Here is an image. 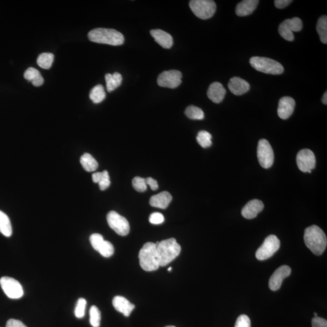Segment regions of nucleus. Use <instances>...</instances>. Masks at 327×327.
I'll use <instances>...</instances> for the list:
<instances>
[{
	"mask_svg": "<svg viewBox=\"0 0 327 327\" xmlns=\"http://www.w3.org/2000/svg\"><path fill=\"white\" fill-rule=\"evenodd\" d=\"M156 249L160 266L168 265L178 256L181 252V246L175 238L163 240L156 242Z\"/></svg>",
	"mask_w": 327,
	"mask_h": 327,
	"instance_id": "nucleus-3",
	"label": "nucleus"
},
{
	"mask_svg": "<svg viewBox=\"0 0 327 327\" xmlns=\"http://www.w3.org/2000/svg\"><path fill=\"white\" fill-rule=\"evenodd\" d=\"M150 35L154 38L156 43L164 49L171 48L173 44V38L169 33L161 29L152 30Z\"/></svg>",
	"mask_w": 327,
	"mask_h": 327,
	"instance_id": "nucleus-20",
	"label": "nucleus"
},
{
	"mask_svg": "<svg viewBox=\"0 0 327 327\" xmlns=\"http://www.w3.org/2000/svg\"><path fill=\"white\" fill-rule=\"evenodd\" d=\"M292 1L290 0H276L275 5L278 9H284L291 4Z\"/></svg>",
	"mask_w": 327,
	"mask_h": 327,
	"instance_id": "nucleus-42",
	"label": "nucleus"
},
{
	"mask_svg": "<svg viewBox=\"0 0 327 327\" xmlns=\"http://www.w3.org/2000/svg\"><path fill=\"white\" fill-rule=\"evenodd\" d=\"M139 264L146 272H152L160 267L156 245L153 242H147L139 253Z\"/></svg>",
	"mask_w": 327,
	"mask_h": 327,
	"instance_id": "nucleus-4",
	"label": "nucleus"
},
{
	"mask_svg": "<svg viewBox=\"0 0 327 327\" xmlns=\"http://www.w3.org/2000/svg\"><path fill=\"white\" fill-rule=\"evenodd\" d=\"M106 95L104 87L99 85L95 86L89 94V97L94 104H99L105 99Z\"/></svg>",
	"mask_w": 327,
	"mask_h": 327,
	"instance_id": "nucleus-28",
	"label": "nucleus"
},
{
	"mask_svg": "<svg viewBox=\"0 0 327 327\" xmlns=\"http://www.w3.org/2000/svg\"><path fill=\"white\" fill-rule=\"evenodd\" d=\"M107 220L109 227L120 236L127 235L130 231V225L126 218L117 212L111 211L107 215Z\"/></svg>",
	"mask_w": 327,
	"mask_h": 327,
	"instance_id": "nucleus-9",
	"label": "nucleus"
},
{
	"mask_svg": "<svg viewBox=\"0 0 327 327\" xmlns=\"http://www.w3.org/2000/svg\"><path fill=\"white\" fill-rule=\"evenodd\" d=\"M322 102L323 103L324 105H327V91L325 92V94H324L323 99H322Z\"/></svg>",
	"mask_w": 327,
	"mask_h": 327,
	"instance_id": "nucleus-43",
	"label": "nucleus"
},
{
	"mask_svg": "<svg viewBox=\"0 0 327 327\" xmlns=\"http://www.w3.org/2000/svg\"><path fill=\"white\" fill-rule=\"evenodd\" d=\"M313 327H327V321L325 319L320 317H315L312 321Z\"/></svg>",
	"mask_w": 327,
	"mask_h": 327,
	"instance_id": "nucleus-39",
	"label": "nucleus"
},
{
	"mask_svg": "<svg viewBox=\"0 0 327 327\" xmlns=\"http://www.w3.org/2000/svg\"><path fill=\"white\" fill-rule=\"evenodd\" d=\"M257 156L262 168L268 169L273 166L275 156L272 146L266 139H260L257 150Z\"/></svg>",
	"mask_w": 327,
	"mask_h": 327,
	"instance_id": "nucleus-8",
	"label": "nucleus"
},
{
	"mask_svg": "<svg viewBox=\"0 0 327 327\" xmlns=\"http://www.w3.org/2000/svg\"><path fill=\"white\" fill-rule=\"evenodd\" d=\"M0 232L6 237H10L12 234V225L9 217L4 212L0 211Z\"/></svg>",
	"mask_w": 327,
	"mask_h": 327,
	"instance_id": "nucleus-27",
	"label": "nucleus"
},
{
	"mask_svg": "<svg viewBox=\"0 0 327 327\" xmlns=\"http://www.w3.org/2000/svg\"><path fill=\"white\" fill-rule=\"evenodd\" d=\"M295 105V101L292 97H282L279 100L278 108L279 118L282 119L289 118L294 111Z\"/></svg>",
	"mask_w": 327,
	"mask_h": 327,
	"instance_id": "nucleus-15",
	"label": "nucleus"
},
{
	"mask_svg": "<svg viewBox=\"0 0 327 327\" xmlns=\"http://www.w3.org/2000/svg\"><path fill=\"white\" fill-rule=\"evenodd\" d=\"M291 273H292V270L288 265H282L279 267L270 278L269 283H268L270 289L272 291H276L280 289L284 279L289 277Z\"/></svg>",
	"mask_w": 327,
	"mask_h": 327,
	"instance_id": "nucleus-14",
	"label": "nucleus"
},
{
	"mask_svg": "<svg viewBox=\"0 0 327 327\" xmlns=\"http://www.w3.org/2000/svg\"><path fill=\"white\" fill-rule=\"evenodd\" d=\"M264 205L259 200H251L242 209V217L246 219H251L256 218L257 215L264 209Z\"/></svg>",
	"mask_w": 327,
	"mask_h": 327,
	"instance_id": "nucleus-16",
	"label": "nucleus"
},
{
	"mask_svg": "<svg viewBox=\"0 0 327 327\" xmlns=\"http://www.w3.org/2000/svg\"><path fill=\"white\" fill-rule=\"evenodd\" d=\"M259 2L258 0H244L240 2L236 7V15L239 16L250 15L256 9Z\"/></svg>",
	"mask_w": 327,
	"mask_h": 327,
	"instance_id": "nucleus-22",
	"label": "nucleus"
},
{
	"mask_svg": "<svg viewBox=\"0 0 327 327\" xmlns=\"http://www.w3.org/2000/svg\"><path fill=\"white\" fill-rule=\"evenodd\" d=\"M133 189L138 192H144L147 190V184L145 179L139 177H135L132 180Z\"/></svg>",
	"mask_w": 327,
	"mask_h": 327,
	"instance_id": "nucleus-36",
	"label": "nucleus"
},
{
	"mask_svg": "<svg viewBox=\"0 0 327 327\" xmlns=\"http://www.w3.org/2000/svg\"><path fill=\"white\" fill-rule=\"evenodd\" d=\"M250 63L256 71L272 75H280L284 72V67L275 60L266 57H253Z\"/></svg>",
	"mask_w": 327,
	"mask_h": 327,
	"instance_id": "nucleus-5",
	"label": "nucleus"
},
{
	"mask_svg": "<svg viewBox=\"0 0 327 327\" xmlns=\"http://www.w3.org/2000/svg\"><path fill=\"white\" fill-rule=\"evenodd\" d=\"M303 27V21L300 18L294 17L287 19L279 25V33L285 40L293 41L295 39L293 32L301 31Z\"/></svg>",
	"mask_w": 327,
	"mask_h": 327,
	"instance_id": "nucleus-10",
	"label": "nucleus"
},
{
	"mask_svg": "<svg viewBox=\"0 0 327 327\" xmlns=\"http://www.w3.org/2000/svg\"><path fill=\"white\" fill-rule=\"evenodd\" d=\"M190 7L198 18L202 19L211 18L217 10V5L211 0H192Z\"/></svg>",
	"mask_w": 327,
	"mask_h": 327,
	"instance_id": "nucleus-6",
	"label": "nucleus"
},
{
	"mask_svg": "<svg viewBox=\"0 0 327 327\" xmlns=\"http://www.w3.org/2000/svg\"><path fill=\"white\" fill-rule=\"evenodd\" d=\"M185 114L189 119H191L201 120L205 118V113L202 109L193 105L186 108Z\"/></svg>",
	"mask_w": 327,
	"mask_h": 327,
	"instance_id": "nucleus-32",
	"label": "nucleus"
},
{
	"mask_svg": "<svg viewBox=\"0 0 327 327\" xmlns=\"http://www.w3.org/2000/svg\"><path fill=\"white\" fill-rule=\"evenodd\" d=\"M90 323L93 327H99L101 321V312L98 307L92 306L90 309Z\"/></svg>",
	"mask_w": 327,
	"mask_h": 327,
	"instance_id": "nucleus-34",
	"label": "nucleus"
},
{
	"mask_svg": "<svg viewBox=\"0 0 327 327\" xmlns=\"http://www.w3.org/2000/svg\"><path fill=\"white\" fill-rule=\"evenodd\" d=\"M24 77L26 80L32 82L35 87L41 86L44 83V79L40 72L33 68H28L24 72Z\"/></svg>",
	"mask_w": 327,
	"mask_h": 327,
	"instance_id": "nucleus-25",
	"label": "nucleus"
},
{
	"mask_svg": "<svg viewBox=\"0 0 327 327\" xmlns=\"http://www.w3.org/2000/svg\"><path fill=\"white\" fill-rule=\"evenodd\" d=\"M314 315L315 317H318L317 313H314Z\"/></svg>",
	"mask_w": 327,
	"mask_h": 327,
	"instance_id": "nucleus-45",
	"label": "nucleus"
},
{
	"mask_svg": "<svg viewBox=\"0 0 327 327\" xmlns=\"http://www.w3.org/2000/svg\"><path fill=\"white\" fill-rule=\"evenodd\" d=\"M304 239L305 244L315 255H321L326 249L327 236L317 225L310 226L305 230Z\"/></svg>",
	"mask_w": 327,
	"mask_h": 327,
	"instance_id": "nucleus-1",
	"label": "nucleus"
},
{
	"mask_svg": "<svg viewBox=\"0 0 327 327\" xmlns=\"http://www.w3.org/2000/svg\"><path fill=\"white\" fill-rule=\"evenodd\" d=\"M80 163L83 169L88 172L96 171L99 167L96 159L88 153H85L80 158Z\"/></svg>",
	"mask_w": 327,
	"mask_h": 327,
	"instance_id": "nucleus-26",
	"label": "nucleus"
},
{
	"mask_svg": "<svg viewBox=\"0 0 327 327\" xmlns=\"http://www.w3.org/2000/svg\"><path fill=\"white\" fill-rule=\"evenodd\" d=\"M212 138L211 133L206 130H201L198 133L197 140L201 147L208 148L211 147L212 144Z\"/></svg>",
	"mask_w": 327,
	"mask_h": 327,
	"instance_id": "nucleus-33",
	"label": "nucleus"
},
{
	"mask_svg": "<svg viewBox=\"0 0 327 327\" xmlns=\"http://www.w3.org/2000/svg\"><path fill=\"white\" fill-rule=\"evenodd\" d=\"M145 183L147 186L149 185L152 191H156L158 189V184L157 181L151 177L145 178Z\"/></svg>",
	"mask_w": 327,
	"mask_h": 327,
	"instance_id": "nucleus-41",
	"label": "nucleus"
},
{
	"mask_svg": "<svg viewBox=\"0 0 327 327\" xmlns=\"http://www.w3.org/2000/svg\"><path fill=\"white\" fill-rule=\"evenodd\" d=\"M280 245L278 237L271 234L265 239L263 244L257 250L256 258L259 261L271 258L279 249Z\"/></svg>",
	"mask_w": 327,
	"mask_h": 327,
	"instance_id": "nucleus-7",
	"label": "nucleus"
},
{
	"mask_svg": "<svg viewBox=\"0 0 327 327\" xmlns=\"http://www.w3.org/2000/svg\"><path fill=\"white\" fill-rule=\"evenodd\" d=\"M229 90L234 96H242L250 90L249 83L242 78L237 77L231 78L228 84Z\"/></svg>",
	"mask_w": 327,
	"mask_h": 327,
	"instance_id": "nucleus-17",
	"label": "nucleus"
},
{
	"mask_svg": "<svg viewBox=\"0 0 327 327\" xmlns=\"http://www.w3.org/2000/svg\"><path fill=\"white\" fill-rule=\"evenodd\" d=\"M172 200V195L168 192H162L152 196L150 199V205L154 208L165 209L167 208Z\"/></svg>",
	"mask_w": 327,
	"mask_h": 327,
	"instance_id": "nucleus-21",
	"label": "nucleus"
},
{
	"mask_svg": "<svg viewBox=\"0 0 327 327\" xmlns=\"http://www.w3.org/2000/svg\"><path fill=\"white\" fill-rule=\"evenodd\" d=\"M54 60V54L51 53H43L39 55L36 62L40 68L44 69H49L52 67Z\"/></svg>",
	"mask_w": 327,
	"mask_h": 327,
	"instance_id": "nucleus-30",
	"label": "nucleus"
},
{
	"mask_svg": "<svg viewBox=\"0 0 327 327\" xmlns=\"http://www.w3.org/2000/svg\"><path fill=\"white\" fill-rule=\"evenodd\" d=\"M166 327H176L171 326H167Z\"/></svg>",
	"mask_w": 327,
	"mask_h": 327,
	"instance_id": "nucleus-46",
	"label": "nucleus"
},
{
	"mask_svg": "<svg viewBox=\"0 0 327 327\" xmlns=\"http://www.w3.org/2000/svg\"><path fill=\"white\" fill-rule=\"evenodd\" d=\"M149 221L152 224H161L164 221V217L163 214L155 212L150 215L149 217Z\"/></svg>",
	"mask_w": 327,
	"mask_h": 327,
	"instance_id": "nucleus-38",
	"label": "nucleus"
},
{
	"mask_svg": "<svg viewBox=\"0 0 327 327\" xmlns=\"http://www.w3.org/2000/svg\"><path fill=\"white\" fill-rule=\"evenodd\" d=\"M89 40L94 43L109 44L111 46L122 45L124 42V36L116 30L97 28L88 33Z\"/></svg>",
	"mask_w": 327,
	"mask_h": 327,
	"instance_id": "nucleus-2",
	"label": "nucleus"
},
{
	"mask_svg": "<svg viewBox=\"0 0 327 327\" xmlns=\"http://www.w3.org/2000/svg\"><path fill=\"white\" fill-rule=\"evenodd\" d=\"M114 308L121 313L125 317H128L135 308V305L130 303L126 298L121 296H116L112 301Z\"/></svg>",
	"mask_w": 327,
	"mask_h": 327,
	"instance_id": "nucleus-18",
	"label": "nucleus"
},
{
	"mask_svg": "<svg viewBox=\"0 0 327 327\" xmlns=\"http://www.w3.org/2000/svg\"><path fill=\"white\" fill-rule=\"evenodd\" d=\"M0 285L7 297L19 299L23 296V287L18 281L12 278L4 276L0 279Z\"/></svg>",
	"mask_w": 327,
	"mask_h": 327,
	"instance_id": "nucleus-11",
	"label": "nucleus"
},
{
	"mask_svg": "<svg viewBox=\"0 0 327 327\" xmlns=\"http://www.w3.org/2000/svg\"><path fill=\"white\" fill-rule=\"evenodd\" d=\"M94 183L99 184L101 191H105L110 186V177L107 170L102 172H97L92 175Z\"/></svg>",
	"mask_w": 327,
	"mask_h": 327,
	"instance_id": "nucleus-23",
	"label": "nucleus"
},
{
	"mask_svg": "<svg viewBox=\"0 0 327 327\" xmlns=\"http://www.w3.org/2000/svg\"><path fill=\"white\" fill-rule=\"evenodd\" d=\"M172 269V267H170L169 268H168L169 272H171Z\"/></svg>",
	"mask_w": 327,
	"mask_h": 327,
	"instance_id": "nucleus-44",
	"label": "nucleus"
},
{
	"mask_svg": "<svg viewBox=\"0 0 327 327\" xmlns=\"http://www.w3.org/2000/svg\"><path fill=\"white\" fill-rule=\"evenodd\" d=\"M181 72L177 70H171L162 72L157 79L158 85L163 88H177L182 82Z\"/></svg>",
	"mask_w": 327,
	"mask_h": 327,
	"instance_id": "nucleus-12",
	"label": "nucleus"
},
{
	"mask_svg": "<svg viewBox=\"0 0 327 327\" xmlns=\"http://www.w3.org/2000/svg\"><path fill=\"white\" fill-rule=\"evenodd\" d=\"M296 163L301 171L312 173V170L316 167V158L314 152L307 149L300 150L296 156Z\"/></svg>",
	"mask_w": 327,
	"mask_h": 327,
	"instance_id": "nucleus-13",
	"label": "nucleus"
},
{
	"mask_svg": "<svg viewBox=\"0 0 327 327\" xmlns=\"http://www.w3.org/2000/svg\"><path fill=\"white\" fill-rule=\"evenodd\" d=\"M106 88L108 92H112L121 85L122 78L118 72H114L113 75L107 74L105 75Z\"/></svg>",
	"mask_w": 327,
	"mask_h": 327,
	"instance_id": "nucleus-24",
	"label": "nucleus"
},
{
	"mask_svg": "<svg viewBox=\"0 0 327 327\" xmlns=\"http://www.w3.org/2000/svg\"><path fill=\"white\" fill-rule=\"evenodd\" d=\"M317 29L321 42L327 43V16L324 15L319 18Z\"/></svg>",
	"mask_w": 327,
	"mask_h": 327,
	"instance_id": "nucleus-29",
	"label": "nucleus"
},
{
	"mask_svg": "<svg viewBox=\"0 0 327 327\" xmlns=\"http://www.w3.org/2000/svg\"><path fill=\"white\" fill-rule=\"evenodd\" d=\"M96 250L99 251L105 258H109L114 253V247L112 244L110 242L105 241V239L100 243Z\"/></svg>",
	"mask_w": 327,
	"mask_h": 327,
	"instance_id": "nucleus-31",
	"label": "nucleus"
},
{
	"mask_svg": "<svg viewBox=\"0 0 327 327\" xmlns=\"http://www.w3.org/2000/svg\"><path fill=\"white\" fill-rule=\"evenodd\" d=\"M5 327H27L21 321L10 319L7 321Z\"/></svg>",
	"mask_w": 327,
	"mask_h": 327,
	"instance_id": "nucleus-40",
	"label": "nucleus"
},
{
	"mask_svg": "<svg viewBox=\"0 0 327 327\" xmlns=\"http://www.w3.org/2000/svg\"><path fill=\"white\" fill-rule=\"evenodd\" d=\"M87 302L85 299L80 298L78 300L77 306L75 309V315L78 319L85 317Z\"/></svg>",
	"mask_w": 327,
	"mask_h": 327,
	"instance_id": "nucleus-35",
	"label": "nucleus"
},
{
	"mask_svg": "<svg viewBox=\"0 0 327 327\" xmlns=\"http://www.w3.org/2000/svg\"><path fill=\"white\" fill-rule=\"evenodd\" d=\"M234 327H251L249 317L245 315H240L237 319Z\"/></svg>",
	"mask_w": 327,
	"mask_h": 327,
	"instance_id": "nucleus-37",
	"label": "nucleus"
},
{
	"mask_svg": "<svg viewBox=\"0 0 327 327\" xmlns=\"http://www.w3.org/2000/svg\"><path fill=\"white\" fill-rule=\"evenodd\" d=\"M226 90L222 84L214 82L209 86L208 91V97L210 100L217 104L221 103L224 99Z\"/></svg>",
	"mask_w": 327,
	"mask_h": 327,
	"instance_id": "nucleus-19",
	"label": "nucleus"
}]
</instances>
